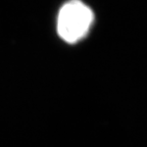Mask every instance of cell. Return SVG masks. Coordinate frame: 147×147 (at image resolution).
<instances>
[{
  "mask_svg": "<svg viewBox=\"0 0 147 147\" xmlns=\"http://www.w3.org/2000/svg\"><path fill=\"white\" fill-rule=\"evenodd\" d=\"M94 12L82 0H69L60 7L56 20L58 36L67 43L84 39L94 23Z\"/></svg>",
  "mask_w": 147,
  "mask_h": 147,
  "instance_id": "cell-1",
  "label": "cell"
}]
</instances>
